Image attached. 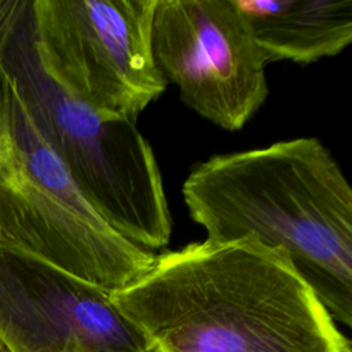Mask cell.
Listing matches in <instances>:
<instances>
[{"instance_id": "6da1fadb", "label": "cell", "mask_w": 352, "mask_h": 352, "mask_svg": "<svg viewBox=\"0 0 352 352\" xmlns=\"http://www.w3.org/2000/svg\"><path fill=\"white\" fill-rule=\"evenodd\" d=\"M158 352H352L282 248L204 239L110 293Z\"/></svg>"}, {"instance_id": "7a4b0ae2", "label": "cell", "mask_w": 352, "mask_h": 352, "mask_svg": "<svg viewBox=\"0 0 352 352\" xmlns=\"http://www.w3.org/2000/svg\"><path fill=\"white\" fill-rule=\"evenodd\" d=\"M182 192L205 239L282 248L333 320L352 324V190L318 138L213 155Z\"/></svg>"}, {"instance_id": "3957f363", "label": "cell", "mask_w": 352, "mask_h": 352, "mask_svg": "<svg viewBox=\"0 0 352 352\" xmlns=\"http://www.w3.org/2000/svg\"><path fill=\"white\" fill-rule=\"evenodd\" d=\"M0 236L106 293L122 290L154 261L113 230L48 144L0 63Z\"/></svg>"}, {"instance_id": "277c9868", "label": "cell", "mask_w": 352, "mask_h": 352, "mask_svg": "<svg viewBox=\"0 0 352 352\" xmlns=\"http://www.w3.org/2000/svg\"><path fill=\"white\" fill-rule=\"evenodd\" d=\"M28 7L29 0L3 65L29 113L99 216L146 250L164 248L172 216L151 144L136 124L102 120L44 73L33 50Z\"/></svg>"}, {"instance_id": "5b68a950", "label": "cell", "mask_w": 352, "mask_h": 352, "mask_svg": "<svg viewBox=\"0 0 352 352\" xmlns=\"http://www.w3.org/2000/svg\"><path fill=\"white\" fill-rule=\"evenodd\" d=\"M155 1L29 0L41 69L102 120L136 124L168 87L151 50Z\"/></svg>"}, {"instance_id": "8992f818", "label": "cell", "mask_w": 352, "mask_h": 352, "mask_svg": "<svg viewBox=\"0 0 352 352\" xmlns=\"http://www.w3.org/2000/svg\"><path fill=\"white\" fill-rule=\"evenodd\" d=\"M151 50L182 102L226 131H239L268 96L267 62L234 0H157Z\"/></svg>"}, {"instance_id": "52a82bcc", "label": "cell", "mask_w": 352, "mask_h": 352, "mask_svg": "<svg viewBox=\"0 0 352 352\" xmlns=\"http://www.w3.org/2000/svg\"><path fill=\"white\" fill-rule=\"evenodd\" d=\"M0 340L11 352H158L109 293L3 236Z\"/></svg>"}, {"instance_id": "ba28073f", "label": "cell", "mask_w": 352, "mask_h": 352, "mask_svg": "<svg viewBox=\"0 0 352 352\" xmlns=\"http://www.w3.org/2000/svg\"><path fill=\"white\" fill-rule=\"evenodd\" d=\"M265 62L301 65L336 56L352 41V0H234Z\"/></svg>"}, {"instance_id": "9c48e42d", "label": "cell", "mask_w": 352, "mask_h": 352, "mask_svg": "<svg viewBox=\"0 0 352 352\" xmlns=\"http://www.w3.org/2000/svg\"><path fill=\"white\" fill-rule=\"evenodd\" d=\"M3 40H4V29L1 25V19H0V58H1V52H3Z\"/></svg>"}, {"instance_id": "30bf717a", "label": "cell", "mask_w": 352, "mask_h": 352, "mask_svg": "<svg viewBox=\"0 0 352 352\" xmlns=\"http://www.w3.org/2000/svg\"><path fill=\"white\" fill-rule=\"evenodd\" d=\"M0 352H11L8 348H7V345L0 340Z\"/></svg>"}]
</instances>
